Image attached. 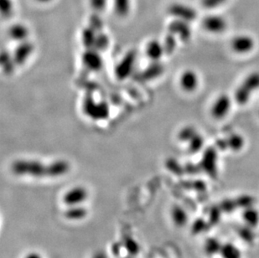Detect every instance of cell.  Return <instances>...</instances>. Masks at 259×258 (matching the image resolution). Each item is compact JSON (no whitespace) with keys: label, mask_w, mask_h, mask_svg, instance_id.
I'll return each instance as SVG.
<instances>
[{"label":"cell","mask_w":259,"mask_h":258,"mask_svg":"<svg viewBox=\"0 0 259 258\" xmlns=\"http://www.w3.org/2000/svg\"><path fill=\"white\" fill-rule=\"evenodd\" d=\"M11 171L15 175L32 178H59L69 173L71 165L67 160H55L49 164L35 160H18L11 165Z\"/></svg>","instance_id":"cell-1"},{"label":"cell","mask_w":259,"mask_h":258,"mask_svg":"<svg viewBox=\"0 0 259 258\" xmlns=\"http://www.w3.org/2000/svg\"><path fill=\"white\" fill-rule=\"evenodd\" d=\"M259 89V72L249 74L235 91V100L239 105H245L251 98L252 94Z\"/></svg>","instance_id":"cell-2"},{"label":"cell","mask_w":259,"mask_h":258,"mask_svg":"<svg viewBox=\"0 0 259 258\" xmlns=\"http://www.w3.org/2000/svg\"><path fill=\"white\" fill-rule=\"evenodd\" d=\"M88 197L89 192L86 187L77 185L65 192L62 196V203L67 207L83 205Z\"/></svg>","instance_id":"cell-3"},{"label":"cell","mask_w":259,"mask_h":258,"mask_svg":"<svg viewBox=\"0 0 259 258\" xmlns=\"http://www.w3.org/2000/svg\"><path fill=\"white\" fill-rule=\"evenodd\" d=\"M217 149L216 147H209L204 151L200 160L201 171L206 172L211 178H216L217 174Z\"/></svg>","instance_id":"cell-4"},{"label":"cell","mask_w":259,"mask_h":258,"mask_svg":"<svg viewBox=\"0 0 259 258\" xmlns=\"http://www.w3.org/2000/svg\"><path fill=\"white\" fill-rule=\"evenodd\" d=\"M168 13L174 19L186 22H192L197 18V12L195 8L184 3H174L168 7Z\"/></svg>","instance_id":"cell-5"},{"label":"cell","mask_w":259,"mask_h":258,"mask_svg":"<svg viewBox=\"0 0 259 258\" xmlns=\"http://www.w3.org/2000/svg\"><path fill=\"white\" fill-rule=\"evenodd\" d=\"M169 33L175 35L182 41L187 42L191 37V29L189 22L174 19V20L169 24Z\"/></svg>","instance_id":"cell-6"},{"label":"cell","mask_w":259,"mask_h":258,"mask_svg":"<svg viewBox=\"0 0 259 258\" xmlns=\"http://www.w3.org/2000/svg\"><path fill=\"white\" fill-rule=\"evenodd\" d=\"M232 107V101L229 96L222 94L214 101L211 107V112L212 117L216 119H222L227 116Z\"/></svg>","instance_id":"cell-7"},{"label":"cell","mask_w":259,"mask_h":258,"mask_svg":"<svg viewBox=\"0 0 259 258\" xmlns=\"http://www.w3.org/2000/svg\"><path fill=\"white\" fill-rule=\"evenodd\" d=\"M202 26L206 31L212 34L224 32L227 28V22L225 18L217 14L206 16L202 21Z\"/></svg>","instance_id":"cell-8"},{"label":"cell","mask_w":259,"mask_h":258,"mask_svg":"<svg viewBox=\"0 0 259 258\" xmlns=\"http://www.w3.org/2000/svg\"><path fill=\"white\" fill-rule=\"evenodd\" d=\"M255 46V41L249 35H238L233 38L231 47L238 54H247L251 52Z\"/></svg>","instance_id":"cell-9"},{"label":"cell","mask_w":259,"mask_h":258,"mask_svg":"<svg viewBox=\"0 0 259 258\" xmlns=\"http://www.w3.org/2000/svg\"><path fill=\"white\" fill-rule=\"evenodd\" d=\"M179 83L182 90L186 92H193L199 86V78L196 72L192 70H186L180 75Z\"/></svg>","instance_id":"cell-10"},{"label":"cell","mask_w":259,"mask_h":258,"mask_svg":"<svg viewBox=\"0 0 259 258\" xmlns=\"http://www.w3.org/2000/svg\"><path fill=\"white\" fill-rule=\"evenodd\" d=\"M83 63L87 69L97 72L102 69V58L95 49H87L83 54Z\"/></svg>","instance_id":"cell-11"},{"label":"cell","mask_w":259,"mask_h":258,"mask_svg":"<svg viewBox=\"0 0 259 258\" xmlns=\"http://www.w3.org/2000/svg\"><path fill=\"white\" fill-rule=\"evenodd\" d=\"M33 51H34V46L28 40L20 42V45L13 52V62L15 65H19V66L24 65L27 62V60L30 58Z\"/></svg>","instance_id":"cell-12"},{"label":"cell","mask_w":259,"mask_h":258,"mask_svg":"<svg viewBox=\"0 0 259 258\" xmlns=\"http://www.w3.org/2000/svg\"><path fill=\"white\" fill-rule=\"evenodd\" d=\"M136 54L135 52H129L127 56L121 61L116 68V76L119 79H125L131 72L134 63H135Z\"/></svg>","instance_id":"cell-13"},{"label":"cell","mask_w":259,"mask_h":258,"mask_svg":"<svg viewBox=\"0 0 259 258\" xmlns=\"http://www.w3.org/2000/svg\"><path fill=\"white\" fill-rule=\"evenodd\" d=\"M165 53L166 51L164 48V45L159 40H150L145 46V56L153 62H160Z\"/></svg>","instance_id":"cell-14"},{"label":"cell","mask_w":259,"mask_h":258,"mask_svg":"<svg viewBox=\"0 0 259 258\" xmlns=\"http://www.w3.org/2000/svg\"><path fill=\"white\" fill-rule=\"evenodd\" d=\"M63 216L70 221H83L88 216V210L83 205L67 206Z\"/></svg>","instance_id":"cell-15"},{"label":"cell","mask_w":259,"mask_h":258,"mask_svg":"<svg viewBox=\"0 0 259 258\" xmlns=\"http://www.w3.org/2000/svg\"><path fill=\"white\" fill-rule=\"evenodd\" d=\"M30 31L24 24H15L11 25L8 29V35L12 40L19 42L26 41Z\"/></svg>","instance_id":"cell-16"},{"label":"cell","mask_w":259,"mask_h":258,"mask_svg":"<svg viewBox=\"0 0 259 258\" xmlns=\"http://www.w3.org/2000/svg\"><path fill=\"white\" fill-rule=\"evenodd\" d=\"M171 220L177 227H183L188 221V215L184 208L175 205L172 207L171 212Z\"/></svg>","instance_id":"cell-17"},{"label":"cell","mask_w":259,"mask_h":258,"mask_svg":"<svg viewBox=\"0 0 259 258\" xmlns=\"http://www.w3.org/2000/svg\"><path fill=\"white\" fill-rule=\"evenodd\" d=\"M226 140H227L228 149L232 150V151H240V150L243 149L244 145H245L244 138L240 134H238V133L230 134L227 138H226Z\"/></svg>","instance_id":"cell-18"},{"label":"cell","mask_w":259,"mask_h":258,"mask_svg":"<svg viewBox=\"0 0 259 258\" xmlns=\"http://www.w3.org/2000/svg\"><path fill=\"white\" fill-rule=\"evenodd\" d=\"M130 8L131 0H113V10L118 16H127Z\"/></svg>","instance_id":"cell-19"},{"label":"cell","mask_w":259,"mask_h":258,"mask_svg":"<svg viewBox=\"0 0 259 258\" xmlns=\"http://www.w3.org/2000/svg\"><path fill=\"white\" fill-rule=\"evenodd\" d=\"M220 254L222 258H242V253L239 248L232 243L222 245Z\"/></svg>","instance_id":"cell-20"},{"label":"cell","mask_w":259,"mask_h":258,"mask_svg":"<svg viewBox=\"0 0 259 258\" xmlns=\"http://www.w3.org/2000/svg\"><path fill=\"white\" fill-rule=\"evenodd\" d=\"M164 71H165V67L163 65L160 63V62H154L151 66L147 67V69L145 70L143 76L148 80H151L154 78H159L163 73Z\"/></svg>","instance_id":"cell-21"},{"label":"cell","mask_w":259,"mask_h":258,"mask_svg":"<svg viewBox=\"0 0 259 258\" xmlns=\"http://www.w3.org/2000/svg\"><path fill=\"white\" fill-rule=\"evenodd\" d=\"M243 217L245 222L252 227H255L259 224V211L250 206L246 208V210L243 212Z\"/></svg>","instance_id":"cell-22"},{"label":"cell","mask_w":259,"mask_h":258,"mask_svg":"<svg viewBox=\"0 0 259 258\" xmlns=\"http://www.w3.org/2000/svg\"><path fill=\"white\" fill-rule=\"evenodd\" d=\"M96 31L91 26L86 27L83 31V42L86 49H91L94 47L95 40L96 37Z\"/></svg>","instance_id":"cell-23"},{"label":"cell","mask_w":259,"mask_h":258,"mask_svg":"<svg viewBox=\"0 0 259 258\" xmlns=\"http://www.w3.org/2000/svg\"><path fill=\"white\" fill-rule=\"evenodd\" d=\"M205 140L203 136L197 133L190 141L188 142V150L190 154H196L203 149Z\"/></svg>","instance_id":"cell-24"},{"label":"cell","mask_w":259,"mask_h":258,"mask_svg":"<svg viewBox=\"0 0 259 258\" xmlns=\"http://www.w3.org/2000/svg\"><path fill=\"white\" fill-rule=\"evenodd\" d=\"M197 133L196 129L192 126H186L179 130L178 139L183 143H188Z\"/></svg>","instance_id":"cell-25"},{"label":"cell","mask_w":259,"mask_h":258,"mask_svg":"<svg viewBox=\"0 0 259 258\" xmlns=\"http://www.w3.org/2000/svg\"><path fill=\"white\" fill-rule=\"evenodd\" d=\"M222 246L219 241L212 238V239H209L206 241L204 248H205V252L207 255H213L216 253H220Z\"/></svg>","instance_id":"cell-26"},{"label":"cell","mask_w":259,"mask_h":258,"mask_svg":"<svg viewBox=\"0 0 259 258\" xmlns=\"http://www.w3.org/2000/svg\"><path fill=\"white\" fill-rule=\"evenodd\" d=\"M109 44V38L104 33L99 32L96 35V40L94 44L93 49L96 51H104L107 48Z\"/></svg>","instance_id":"cell-27"},{"label":"cell","mask_w":259,"mask_h":258,"mask_svg":"<svg viewBox=\"0 0 259 258\" xmlns=\"http://www.w3.org/2000/svg\"><path fill=\"white\" fill-rule=\"evenodd\" d=\"M175 37H176L175 35H172L171 33H169V35L166 36V40H165V42L163 44L166 54L171 55L174 52L175 47H176Z\"/></svg>","instance_id":"cell-28"},{"label":"cell","mask_w":259,"mask_h":258,"mask_svg":"<svg viewBox=\"0 0 259 258\" xmlns=\"http://www.w3.org/2000/svg\"><path fill=\"white\" fill-rule=\"evenodd\" d=\"M13 8L12 0H0V9L2 16H10L13 13Z\"/></svg>","instance_id":"cell-29"},{"label":"cell","mask_w":259,"mask_h":258,"mask_svg":"<svg viewBox=\"0 0 259 258\" xmlns=\"http://www.w3.org/2000/svg\"><path fill=\"white\" fill-rule=\"evenodd\" d=\"M89 26H91L92 29H95L96 32H101L103 28V22H102L101 17L96 13L92 14L89 19Z\"/></svg>","instance_id":"cell-30"},{"label":"cell","mask_w":259,"mask_h":258,"mask_svg":"<svg viewBox=\"0 0 259 258\" xmlns=\"http://www.w3.org/2000/svg\"><path fill=\"white\" fill-rule=\"evenodd\" d=\"M227 0H201V5L206 9H214L223 5Z\"/></svg>","instance_id":"cell-31"},{"label":"cell","mask_w":259,"mask_h":258,"mask_svg":"<svg viewBox=\"0 0 259 258\" xmlns=\"http://www.w3.org/2000/svg\"><path fill=\"white\" fill-rule=\"evenodd\" d=\"M107 0H90V5L96 12H102L107 7Z\"/></svg>","instance_id":"cell-32"},{"label":"cell","mask_w":259,"mask_h":258,"mask_svg":"<svg viewBox=\"0 0 259 258\" xmlns=\"http://www.w3.org/2000/svg\"><path fill=\"white\" fill-rule=\"evenodd\" d=\"M126 248L127 251H128L129 253H133V254H136L139 253V246L135 241L132 239H128L126 242Z\"/></svg>","instance_id":"cell-33"},{"label":"cell","mask_w":259,"mask_h":258,"mask_svg":"<svg viewBox=\"0 0 259 258\" xmlns=\"http://www.w3.org/2000/svg\"><path fill=\"white\" fill-rule=\"evenodd\" d=\"M91 258H108V257L104 251L98 250L94 253L93 255L91 256Z\"/></svg>","instance_id":"cell-34"},{"label":"cell","mask_w":259,"mask_h":258,"mask_svg":"<svg viewBox=\"0 0 259 258\" xmlns=\"http://www.w3.org/2000/svg\"><path fill=\"white\" fill-rule=\"evenodd\" d=\"M24 258H43V257L38 252H30L24 256Z\"/></svg>","instance_id":"cell-35"},{"label":"cell","mask_w":259,"mask_h":258,"mask_svg":"<svg viewBox=\"0 0 259 258\" xmlns=\"http://www.w3.org/2000/svg\"><path fill=\"white\" fill-rule=\"evenodd\" d=\"M38 2H40V3H49V2H51L52 0H37Z\"/></svg>","instance_id":"cell-36"}]
</instances>
